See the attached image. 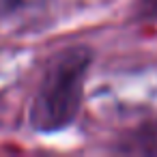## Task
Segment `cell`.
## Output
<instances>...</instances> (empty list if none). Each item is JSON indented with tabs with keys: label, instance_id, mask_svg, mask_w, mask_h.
<instances>
[{
	"label": "cell",
	"instance_id": "obj_1",
	"mask_svg": "<svg viewBox=\"0 0 157 157\" xmlns=\"http://www.w3.org/2000/svg\"><path fill=\"white\" fill-rule=\"evenodd\" d=\"M88 65L90 50L82 45L60 52L50 65L30 110V121L39 131L63 129L75 118Z\"/></svg>",
	"mask_w": 157,
	"mask_h": 157
},
{
	"label": "cell",
	"instance_id": "obj_2",
	"mask_svg": "<svg viewBox=\"0 0 157 157\" xmlns=\"http://www.w3.org/2000/svg\"><path fill=\"white\" fill-rule=\"evenodd\" d=\"M146 2L153 7V11H157V0H146Z\"/></svg>",
	"mask_w": 157,
	"mask_h": 157
}]
</instances>
